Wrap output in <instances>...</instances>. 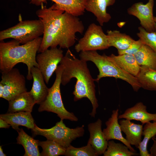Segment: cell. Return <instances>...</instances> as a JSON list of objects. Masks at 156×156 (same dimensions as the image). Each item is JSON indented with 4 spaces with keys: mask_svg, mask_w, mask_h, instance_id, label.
Instances as JSON below:
<instances>
[{
    "mask_svg": "<svg viewBox=\"0 0 156 156\" xmlns=\"http://www.w3.org/2000/svg\"><path fill=\"white\" fill-rule=\"evenodd\" d=\"M31 71L33 82L31 89L29 92L36 103L40 105L46 98L49 88L46 86L43 76L38 67H33Z\"/></svg>",
    "mask_w": 156,
    "mask_h": 156,
    "instance_id": "cell-17",
    "label": "cell"
},
{
    "mask_svg": "<svg viewBox=\"0 0 156 156\" xmlns=\"http://www.w3.org/2000/svg\"><path fill=\"white\" fill-rule=\"evenodd\" d=\"M110 58L125 71L135 77L138 74L140 66L134 55L124 54L116 55L112 54Z\"/></svg>",
    "mask_w": 156,
    "mask_h": 156,
    "instance_id": "cell-21",
    "label": "cell"
},
{
    "mask_svg": "<svg viewBox=\"0 0 156 156\" xmlns=\"http://www.w3.org/2000/svg\"><path fill=\"white\" fill-rule=\"evenodd\" d=\"M86 62L77 58L70 51H67L60 63L63 68L61 84L65 86L72 78L76 79L73 92L74 100L76 101L83 98H88L92 106V112L89 114L94 118L99 104L96 96L95 79L90 74Z\"/></svg>",
    "mask_w": 156,
    "mask_h": 156,
    "instance_id": "cell-2",
    "label": "cell"
},
{
    "mask_svg": "<svg viewBox=\"0 0 156 156\" xmlns=\"http://www.w3.org/2000/svg\"><path fill=\"white\" fill-rule=\"evenodd\" d=\"M0 83L4 86L2 97L8 101L18 95L27 91L25 79L19 70L13 68L8 71L1 73Z\"/></svg>",
    "mask_w": 156,
    "mask_h": 156,
    "instance_id": "cell-9",
    "label": "cell"
},
{
    "mask_svg": "<svg viewBox=\"0 0 156 156\" xmlns=\"http://www.w3.org/2000/svg\"><path fill=\"white\" fill-rule=\"evenodd\" d=\"M63 120H61L55 126L49 129H41L36 125L31 130L33 134L43 136L47 140H53L66 148L73 140L83 136L85 131L84 126L70 128L66 126Z\"/></svg>",
    "mask_w": 156,
    "mask_h": 156,
    "instance_id": "cell-7",
    "label": "cell"
},
{
    "mask_svg": "<svg viewBox=\"0 0 156 156\" xmlns=\"http://www.w3.org/2000/svg\"><path fill=\"white\" fill-rule=\"evenodd\" d=\"M139 155L136 152L131 151L122 143H116L113 140L108 141L106 150L103 156H134Z\"/></svg>",
    "mask_w": 156,
    "mask_h": 156,
    "instance_id": "cell-27",
    "label": "cell"
},
{
    "mask_svg": "<svg viewBox=\"0 0 156 156\" xmlns=\"http://www.w3.org/2000/svg\"><path fill=\"white\" fill-rule=\"evenodd\" d=\"M30 3L41 6L48 0H28ZM54 2L55 9H60L76 16L83 14L87 0H50Z\"/></svg>",
    "mask_w": 156,
    "mask_h": 156,
    "instance_id": "cell-12",
    "label": "cell"
},
{
    "mask_svg": "<svg viewBox=\"0 0 156 156\" xmlns=\"http://www.w3.org/2000/svg\"><path fill=\"white\" fill-rule=\"evenodd\" d=\"M31 113L29 112L7 113L1 114L0 118L5 120L12 128L17 131L20 129L18 127L19 126H23L28 129L32 130L36 125Z\"/></svg>",
    "mask_w": 156,
    "mask_h": 156,
    "instance_id": "cell-18",
    "label": "cell"
},
{
    "mask_svg": "<svg viewBox=\"0 0 156 156\" xmlns=\"http://www.w3.org/2000/svg\"><path fill=\"white\" fill-rule=\"evenodd\" d=\"M4 88L3 85L0 83V97L2 98L4 91Z\"/></svg>",
    "mask_w": 156,
    "mask_h": 156,
    "instance_id": "cell-34",
    "label": "cell"
},
{
    "mask_svg": "<svg viewBox=\"0 0 156 156\" xmlns=\"http://www.w3.org/2000/svg\"><path fill=\"white\" fill-rule=\"evenodd\" d=\"M63 56L61 48L57 47L47 49L36 56L38 68L42 73L46 83H48Z\"/></svg>",
    "mask_w": 156,
    "mask_h": 156,
    "instance_id": "cell-10",
    "label": "cell"
},
{
    "mask_svg": "<svg viewBox=\"0 0 156 156\" xmlns=\"http://www.w3.org/2000/svg\"><path fill=\"white\" fill-rule=\"evenodd\" d=\"M116 0H87L85 10L92 13L100 25L109 22L111 15L107 12V7L113 5Z\"/></svg>",
    "mask_w": 156,
    "mask_h": 156,
    "instance_id": "cell-16",
    "label": "cell"
},
{
    "mask_svg": "<svg viewBox=\"0 0 156 156\" xmlns=\"http://www.w3.org/2000/svg\"><path fill=\"white\" fill-rule=\"evenodd\" d=\"M11 125L9 124L5 120L2 118H0V128H8Z\"/></svg>",
    "mask_w": 156,
    "mask_h": 156,
    "instance_id": "cell-33",
    "label": "cell"
},
{
    "mask_svg": "<svg viewBox=\"0 0 156 156\" xmlns=\"http://www.w3.org/2000/svg\"><path fill=\"white\" fill-rule=\"evenodd\" d=\"M142 136L143 138L138 147L140 156H151L147 149L149 141L156 136V121L151 122L144 124L143 127Z\"/></svg>",
    "mask_w": 156,
    "mask_h": 156,
    "instance_id": "cell-26",
    "label": "cell"
},
{
    "mask_svg": "<svg viewBox=\"0 0 156 156\" xmlns=\"http://www.w3.org/2000/svg\"><path fill=\"white\" fill-rule=\"evenodd\" d=\"M122 131L125 139L131 145L138 148L142 141L143 125L135 123L131 120L122 119L119 121Z\"/></svg>",
    "mask_w": 156,
    "mask_h": 156,
    "instance_id": "cell-19",
    "label": "cell"
},
{
    "mask_svg": "<svg viewBox=\"0 0 156 156\" xmlns=\"http://www.w3.org/2000/svg\"><path fill=\"white\" fill-rule=\"evenodd\" d=\"M17 132L18 136L16 138L17 143L23 146L25 151L23 156H41L38 148L39 140L28 135L22 128Z\"/></svg>",
    "mask_w": 156,
    "mask_h": 156,
    "instance_id": "cell-22",
    "label": "cell"
},
{
    "mask_svg": "<svg viewBox=\"0 0 156 156\" xmlns=\"http://www.w3.org/2000/svg\"><path fill=\"white\" fill-rule=\"evenodd\" d=\"M44 27L39 19L20 21L16 25L0 32V40L13 38L24 44L43 35Z\"/></svg>",
    "mask_w": 156,
    "mask_h": 156,
    "instance_id": "cell-6",
    "label": "cell"
},
{
    "mask_svg": "<svg viewBox=\"0 0 156 156\" xmlns=\"http://www.w3.org/2000/svg\"><path fill=\"white\" fill-rule=\"evenodd\" d=\"M39 146H41L42 151L40 153L42 156H57L64 155L66 148L55 142L48 140L38 142Z\"/></svg>",
    "mask_w": 156,
    "mask_h": 156,
    "instance_id": "cell-28",
    "label": "cell"
},
{
    "mask_svg": "<svg viewBox=\"0 0 156 156\" xmlns=\"http://www.w3.org/2000/svg\"><path fill=\"white\" fill-rule=\"evenodd\" d=\"M44 27L42 42L38 53L49 47L68 49L75 44L76 34H82L84 27L78 17L55 8L53 5L47 8L42 5L36 12Z\"/></svg>",
    "mask_w": 156,
    "mask_h": 156,
    "instance_id": "cell-1",
    "label": "cell"
},
{
    "mask_svg": "<svg viewBox=\"0 0 156 156\" xmlns=\"http://www.w3.org/2000/svg\"><path fill=\"white\" fill-rule=\"evenodd\" d=\"M107 34L101 26L92 23L89 26L83 36L75 47L78 53L103 50L109 47Z\"/></svg>",
    "mask_w": 156,
    "mask_h": 156,
    "instance_id": "cell-8",
    "label": "cell"
},
{
    "mask_svg": "<svg viewBox=\"0 0 156 156\" xmlns=\"http://www.w3.org/2000/svg\"><path fill=\"white\" fill-rule=\"evenodd\" d=\"M8 113L20 112H31L36 104L30 92H23L8 101Z\"/></svg>",
    "mask_w": 156,
    "mask_h": 156,
    "instance_id": "cell-20",
    "label": "cell"
},
{
    "mask_svg": "<svg viewBox=\"0 0 156 156\" xmlns=\"http://www.w3.org/2000/svg\"><path fill=\"white\" fill-rule=\"evenodd\" d=\"M0 156H6V155L5 154L3 151V149L2 148V146H0Z\"/></svg>",
    "mask_w": 156,
    "mask_h": 156,
    "instance_id": "cell-35",
    "label": "cell"
},
{
    "mask_svg": "<svg viewBox=\"0 0 156 156\" xmlns=\"http://www.w3.org/2000/svg\"><path fill=\"white\" fill-rule=\"evenodd\" d=\"M79 56L84 61L93 62L98 68L99 74L95 81L98 82L103 77H112L126 81L135 92H137L141 88L135 77L124 71L105 54L101 55L96 51H82Z\"/></svg>",
    "mask_w": 156,
    "mask_h": 156,
    "instance_id": "cell-4",
    "label": "cell"
},
{
    "mask_svg": "<svg viewBox=\"0 0 156 156\" xmlns=\"http://www.w3.org/2000/svg\"><path fill=\"white\" fill-rule=\"evenodd\" d=\"M138 29L137 35L139 39L156 52V31H147L141 26L139 27Z\"/></svg>",
    "mask_w": 156,
    "mask_h": 156,
    "instance_id": "cell-30",
    "label": "cell"
},
{
    "mask_svg": "<svg viewBox=\"0 0 156 156\" xmlns=\"http://www.w3.org/2000/svg\"><path fill=\"white\" fill-rule=\"evenodd\" d=\"M118 118L139 121L143 125L152 121H156V113L148 112L146 106L140 102L127 109L123 114L118 116Z\"/></svg>",
    "mask_w": 156,
    "mask_h": 156,
    "instance_id": "cell-15",
    "label": "cell"
},
{
    "mask_svg": "<svg viewBox=\"0 0 156 156\" xmlns=\"http://www.w3.org/2000/svg\"><path fill=\"white\" fill-rule=\"evenodd\" d=\"M135 77L141 88L147 90L156 91V71L145 66H140V72Z\"/></svg>",
    "mask_w": 156,
    "mask_h": 156,
    "instance_id": "cell-25",
    "label": "cell"
},
{
    "mask_svg": "<svg viewBox=\"0 0 156 156\" xmlns=\"http://www.w3.org/2000/svg\"><path fill=\"white\" fill-rule=\"evenodd\" d=\"M62 70V66L58 65L55 71L56 78L54 82L49 88L48 94L45 100L40 104L38 110L39 112L46 111L55 113L61 120L77 121V118L73 113L66 109L62 102L60 90Z\"/></svg>",
    "mask_w": 156,
    "mask_h": 156,
    "instance_id": "cell-5",
    "label": "cell"
},
{
    "mask_svg": "<svg viewBox=\"0 0 156 156\" xmlns=\"http://www.w3.org/2000/svg\"><path fill=\"white\" fill-rule=\"evenodd\" d=\"M102 121L99 118L88 125L90 138L88 142L90 144L98 155H103L107 147L108 141L102 129Z\"/></svg>",
    "mask_w": 156,
    "mask_h": 156,
    "instance_id": "cell-14",
    "label": "cell"
},
{
    "mask_svg": "<svg viewBox=\"0 0 156 156\" xmlns=\"http://www.w3.org/2000/svg\"><path fill=\"white\" fill-rule=\"evenodd\" d=\"M64 155L66 156H97L98 155L90 143L80 148L75 147L71 145L66 148Z\"/></svg>",
    "mask_w": 156,
    "mask_h": 156,
    "instance_id": "cell-29",
    "label": "cell"
},
{
    "mask_svg": "<svg viewBox=\"0 0 156 156\" xmlns=\"http://www.w3.org/2000/svg\"><path fill=\"white\" fill-rule=\"evenodd\" d=\"M118 109L113 110L111 117L105 122L106 127L103 130L105 137L107 141L112 140H118L125 144L131 151L136 152L122 135L118 121Z\"/></svg>",
    "mask_w": 156,
    "mask_h": 156,
    "instance_id": "cell-13",
    "label": "cell"
},
{
    "mask_svg": "<svg viewBox=\"0 0 156 156\" xmlns=\"http://www.w3.org/2000/svg\"><path fill=\"white\" fill-rule=\"evenodd\" d=\"M154 5V0H148L146 4L142 2L135 3L127 10V13L137 17L141 26L150 32L155 31L153 15Z\"/></svg>",
    "mask_w": 156,
    "mask_h": 156,
    "instance_id": "cell-11",
    "label": "cell"
},
{
    "mask_svg": "<svg viewBox=\"0 0 156 156\" xmlns=\"http://www.w3.org/2000/svg\"><path fill=\"white\" fill-rule=\"evenodd\" d=\"M152 139L153 143L150 149V153L151 156H156V138L153 137Z\"/></svg>",
    "mask_w": 156,
    "mask_h": 156,
    "instance_id": "cell-32",
    "label": "cell"
},
{
    "mask_svg": "<svg viewBox=\"0 0 156 156\" xmlns=\"http://www.w3.org/2000/svg\"><path fill=\"white\" fill-rule=\"evenodd\" d=\"M107 35L109 47H113L118 51L127 49L135 40L129 36L120 31L108 30Z\"/></svg>",
    "mask_w": 156,
    "mask_h": 156,
    "instance_id": "cell-24",
    "label": "cell"
},
{
    "mask_svg": "<svg viewBox=\"0 0 156 156\" xmlns=\"http://www.w3.org/2000/svg\"><path fill=\"white\" fill-rule=\"evenodd\" d=\"M144 44L142 41L139 39L135 40L126 49L123 50L118 51V55L127 54L134 55L139 50Z\"/></svg>",
    "mask_w": 156,
    "mask_h": 156,
    "instance_id": "cell-31",
    "label": "cell"
},
{
    "mask_svg": "<svg viewBox=\"0 0 156 156\" xmlns=\"http://www.w3.org/2000/svg\"><path fill=\"white\" fill-rule=\"evenodd\" d=\"M140 66H145L156 71V52L147 45L143 44L134 55Z\"/></svg>",
    "mask_w": 156,
    "mask_h": 156,
    "instance_id": "cell-23",
    "label": "cell"
},
{
    "mask_svg": "<svg viewBox=\"0 0 156 156\" xmlns=\"http://www.w3.org/2000/svg\"><path fill=\"white\" fill-rule=\"evenodd\" d=\"M154 21L155 22V27L156 31V16H154Z\"/></svg>",
    "mask_w": 156,
    "mask_h": 156,
    "instance_id": "cell-36",
    "label": "cell"
},
{
    "mask_svg": "<svg viewBox=\"0 0 156 156\" xmlns=\"http://www.w3.org/2000/svg\"><path fill=\"white\" fill-rule=\"evenodd\" d=\"M42 38L39 37L22 45L16 40L0 43V70L1 73L9 71L17 64L22 63L27 67V79H33L31 69L38 67L36 61V53L41 44Z\"/></svg>",
    "mask_w": 156,
    "mask_h": 156,
    "instance_id": "cell-3",
    "label": "cell"
}]
</instances>
